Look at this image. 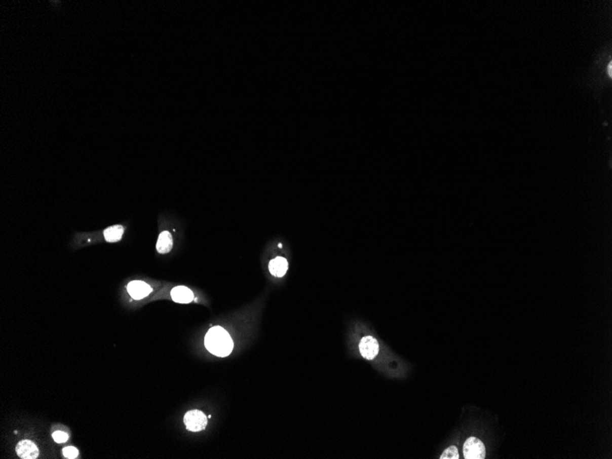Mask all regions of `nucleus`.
I'll list each match as a JSON object with an SVG mask.
<instances>
[{"instance_id":"nucleus-1","label":"nucleus","mask_w":612,"mask_h":459,"mask_svg":"<svg viewBox=\"0 0 612 459\" xmlns=\"http://www.w3.org/2000/svg\"><path fill=\"white\" fill-rule=\"evenodd\" d=\"M205 346L212 354L224 358L232 352L234 343L223 327L214 326L206 334Z\"/></svg>"},{"instance_id":"nucleus-2","label":"nucleus","mask_w":612,"mask_h":459,"mask_svg":"<svg viewBox=\"0 0 612 459\" xmlns=\"http://www.w3.org/2000/svg\"><path fill=\"white\" fill-rule=\"evenodd\" d=\"M463 453L466 459H484L486 456V448L482 441L472 436L465 442Z\"/></svg>"},{"instance_id":"nucleus-3","label":"nucleus","mask_w":612,"mask_h":459,"mask_svg":"<svg viewBox=\"0 0 612 459\" xmlns=\"http://www.w3.org/2000/svg\"><path fill=\"white\" fill-rule=\"evenodd\" d=\"M187 429L192 432L204 430L207 425V418L204 412L198 410L188 411L183 418Z\"/></svg>"},{"instance_id":"nucleus-4","label":"nucleus","mask_w":612,"mask_h":459,"mask_svg":"<svg viewBox=\"0 0 612 459\" xmlns=\"http://www.w3.org/2000/svg\"><path fill=\"white\" fill-rule=\"evenodd\" d=\"M378 351L379 346L378 341L370 335L363 337L359 343V352L366 359L371 360L375 359L378 354Z\"/></svg>"},{"instance_id":"nucleus-5","label":"nucleus","mask_w":612,"mask_h":459,"mask_svg":"<svg viewBox=\"0 0 612 459\" xmlns=\"http://www.w3.org/2000/svg\"><path fill=\"white\" fill-rule=\"evenodd\" d=\"M128 292L133 299L140 300V299H143L145 297L148 296V294L152 292V288L150 287L146 282H141V281H133V282H129V285H128Z\"/></svg>"},{"instance_id":"nucleus-6","label":"nucleus","mask_w":612,"mask_h":459,"mask_svg":"<svg viewBox=\"0 0 612 459\" xmlns=\"http://www.w3.org/2000/svg\"><path fill=\"white\" fill-rule=\"evenodd\" d=\"M17 454L20 458L35 459L38 457L39 450L37 445L31 441L23 440L19 442L16 447Z\"/></svg>"},{"instance_id":"nucleus-7","label":"nucleus","mask_w":612,"mask_h":459,"mask_svg":"<svg viewBox=\"0 0 612 459\" xmlns=\"http://www.w3.org/2000/svg\"><path fill=\"white\" fill-rule=\"evenodd\" d=\"M287 259L282 257H277L272 259L269 263V271L275 277H282L287 273Z\"/></svg>"},{"instance_id":"nucleus-8","label":"nucleus","mask_w":612,"mask_h":459,"mask_svg":"<svg viewBox=\"0 0 612 459\" xmlns=\"http://www.w3.org/2000/svg\"><path fill=\"white\" fill-rule=\"evenodd\" d=\"M172 299L180 303H189L194 300V293L189 288L177 286L173 288L171 292Z\"/></svg>"},{"instance_id":"nucleus-9","label":"nucleus","mask_w":612,"mask_h":459,"mask_svg":"<svg viewBox=\"0 0 612 459\" xmlns=\"http://www.w3.org/2000/svg\"><path fill=\"white\" fill-rule=\"evenodd\" d=\"M172 245H173V240H172V235L170 234L169 231H163L159 236L156 249L159 253H169L172 250Z\"/></svg>"},{"instance_id":"nucleus-10","label":"nucleus","mask_w":612,"mask_h":459,"mask_svg":"<svg viewBox=\"0 0 612 459\" xmlns=\"http://www.w3.org/2000/svg\"><path fill=\"white\" fill-rule=\"evenodd\" d=\"M124 231L125 228L123 225H111L104 230V238L107 242H111V243L118 242L122 239Z\"/></svg>"},{"instance_id":"nucleus-11","label":"nucleus","mask_w":612,"mask_h":459,"mask_svg":"<svg viewBox=\"0 0 612 459\" xmlns=\"http://www.w3.org/2000/svg\"><path fill=\"white\" fill-rule=\"evenodd\" d=\"M441 459H458L459 453L458 449L455 445H451L448 448L444 451V453L441 454Z\"/></svg>"},{"instance_id":"nucleus-12","label":"nucleus","mask_w":612,"mask_h":459,"mask_svg":"<svg viewBox=\"0 0 612 459\" xmlns=\"http://www.w3.org/2000/svg\"><path fill=\"white\" fill-rule=\"evenodd\" d=\"M53 440L55 441L56 443L62 444V443H65V442L68 440L69 436H68L67 434H66V433H64V432H62V431H57V432L53 433Z\"/></svg>"},{"instance_id":"nucleus-13","label":"nucleus","mask_w":612,"mask_h":459,"mask_svg":"<svg viewBox=\"0 0 612 459\" xmlns=\"http://www.w3.org/2000/svg\"><path fill=\"white\" fill-rule=\"evenodd\" d=\"M78 454H79L78 450L75 447H72V446H67V447H65L63 449V454L67 458H75V457L78 456Z\"/></svg>"}]
</instances>
